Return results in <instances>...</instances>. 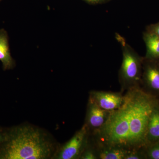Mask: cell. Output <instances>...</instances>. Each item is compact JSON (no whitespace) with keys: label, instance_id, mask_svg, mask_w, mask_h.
I'll use <instances>...</instances> for the list:
<instances>
[{"label":"cell","instance_id":"cell-13","mask_svg":"<svg viewBox=\"0 0 159 159\" xmlns=\"http://www.w3.org/2000/svg\"><path fill=\"white\" fill-rule=\"evenodd\" d=\"M145 148L132 151L126 156L125 159H145L146 158Z\"/></svg>","mask_w":159,"mask_h":159},{"label":"cell","instance_id":"cell-12","mask_svg":"<svg viewBox=\"0 0 159 159\" xmlns=\"http://www.w3.org/2000/svg\"><path fill=\"white\" fill-rule=\"evenodd\" d=\"M146 158L149 159H159V142L145 148Z\"/></svg>","mask_w":159,"mask_h":159},{"label":"cell","instance_id":"cell-14","mask_svg":"<svg viewBox=\"0 0 159 159\" xmlns=\"http://www.w3.org/2000/svg\"><path fill=\"white\" fill-rule=\"evenodd\" d=\"M151 32L157 34L159 37V23L154 26L153 29L152 30Z\"/></svg>","mask_w":159,"mask_h":159},{"label":"cell","instance_id":"cell-8","mask_svg":"<svg viewBox=\"0 0 159 159\" xmlns=\"http://www.w3.org/2000/svg\"><path fill=\"white\" fill-rule=\"evenodd\" d=\"M146 141L147 147L159 142V106L154 110L151 116L147 129Z\"/></svg>","mask_w":159,"mask_h":159},{"label":"cell","instance_id":"cell-10","mask_svg":"<svg viewBox=\"0 0 159 159\" xmlns=\"http://www.w3.org/2000/svg\"><path fill=\"white\" fill-rule=\"evenodd\" d=\"M0 61L4 69L11 68L13 61L9 51L7 33L4 29L0 30Z\"/></svg>","mask_w":159,"mask_h":159},{"label":"cell","instance_id":"cell-11","mask_svg":"<svg viewBox=\"0 0 159 159\" xmlns=\"http://www.w3.org/2000/svg\"><path fill=\"white\" fill-rule=\"evenodd\" d=\"M145 41L147 48V56L152 60L159 59V37L152 32L145 34Z\"/></svg>","mask_w":159,"mask_h":159},{"label":"cell","instance_id":"cell-7","mask_svg":"<svg viewBox=\"0 0 159 159\" xmlns=\"http://www.w3.org/2000/svg\"><path fill=\"white\" fill-rule=\"evenodd\" d=\"M142 88L146 93L159 97V63L151 62L146 64L143 74Z\"/></svg>","mask_w":159,"mask_h":159},{"label":"cell","instance_id":"cell-15","mask_svg":"<svg viewBox=\"0 0 159 159\" xmlns=\"http://www.w3.org/2000/svg\"><path fill=\"white\" fill-rule=\"evenodd\" d=\"M2 134H1V133H0V142H1V141H2Z\"/></svg>","mask_w":159,"mask_h":159},{"label":"cell","instance_id":"cell-17","mask_svg":"<svg viewBox=\"0 0 159 159\" xmlns=\"http://www.w3.org/2000/svg\"><path fill=\"white\" fill-rule=\"evenodd\" d=\"M1 1V0H0V1Z\"/></svg>","mask_w":159,"mask_h":159},{"label":"cell","instance_id":"cell-6","mask_svg":"<svg viewBox=\"0 0 159 159\" xmlns=\"http://www.w3.org/2000/svg\"><path fill=\"white\" fill-rule=\"evenodd\" d=\"M111 111L103 109L89 99L85 125L90 134L103 126L108 120Z\"/></svg>","mask_w":159,"mask_h":159},{"label":"cell","instance_id":"cell-3","mask_svg":"<svg viewBox=\"0 0 159 159\" xmlns=\"http://www.w3.org/2000/svg\"><path fill=\"white\" fill-rule=\"evenodd\" d=\"M121 89L122 93L140 87L141 64L136 57L129 53L124 54L121 70Z\"/></svg>","mask_w":159,"mask_h":159},{"label":"cell","instance_id":"cell-2","mask_svg":"<svg viewBox=\"0 0 159 159\" xmlns=\"http://www.w3.org/2000/svg\"><path fill=\"white\" fill-rule=\"evenodd\" d=\"M51 147L38 129H17L9 139L1 154L2 159H40L49 157Z\"/></svg>","mask_w":159,"mask_h":159},{"label":"cell","instance_id":"cell-9","mask_svg":"<svg viewBox=\"0 0 159 159\" xmlns=\"http://www.w3.org/2000/svg\"><path fill=\"white\" fill-rule=\"evenodd\" d=\"M93 145L97 152L98 159H125L126 156L131 152L123 148Z\"/></svg>","mask_w":159,"mask_h":159},{"label":"cell","instance_id":"cell-1","mask_svg":"<svg viewBox=\"0 0 159 159\" xmlns=\"http://www.w3.org/2000/svg\"><path fill=\"white\" fill-rule=\"evenodd\" d=\"M159 97L141 87L126 91L121 107L111 111L108 120L90 135L94 145L135 151L147 147V129Z\"/></svg>","mask_w":159,"mask_h":159},{"label":"cell","instance_id":"cell-16","mask_svg":"<svg viewBox=\"0 0 159 159\" xmlns=\"http://www.w3.org/2000/svg\"><path fill=\"white\" fill-rule=\"evenodd\" d=\"M89 1H96V0H89Z\"/></svg>","mask_w":159,"mask_h":159},{"label":"cell","instance_id":"cell-5","mask_svg":"<svg viewBox=\"0 0 159 159\" xmlns=\"http://www.w3.org/2000/svg\"><path fill=\"white\" fill-rule=\"evenodd\" d=\"M89 99L103 109L112 111L122 106L124 101V95L121 92L92 91Z\"/></svg>","mask_w":159,"mask_h":159},{"label":"cell","instance_id":"cell-4","mask_svg":"<svg viewBox=\"0 0 159 159\" xmlns=\"http://www.w3.org/2000/svg\"><path fill=\"white\" fill-rule=\"evenodd\" d=\"M89 131L84 124L81 129L74 134L72 139L62 147L58 158L75 159L79 158L89 142Z\"/></svg>","mask_w":159,"mask_h":159}]
</instances>
